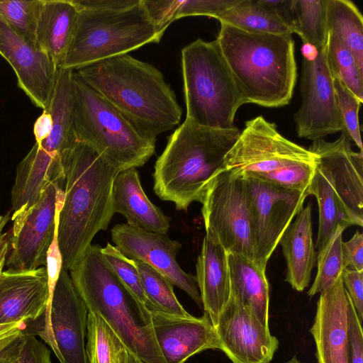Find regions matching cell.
<instances>
[{"mask_svg":"<svg viewBox=\"0 0 363 363\" xmlns=\"http://www.w3.org/2000/svg\"><path fill=\"white\" fill-rule=\"evenodd\" d=\"M64 198L59 213L57 242L62 267L69 271L106 230L114 214L113 184L118 172L94 150L77 141L62 154Z\"/></svg>","mask_w":363,"mask_h":363,"instance_id":"obj_1","label":"cell"},{"mask_svg":"<svg viewBox=\"0 0 363 363\" xmlns=\"http://www.w3.org/2000/svg\"><path fill=\"white\" fill-rule=\"evenodd\" d=\"M91 89L157 138L180 123L182 109L155 66L125 54L75 71Z\"/></svg>","mask_w":363,"mask_h":363,"instance_id":"obj_2","label":"cell"},{"mask_svg":"<svg viewBox=\"0 0 363 363\" xmlns=\"http://www.w3.org/2000/svg\"><path fill=\"white\" fill-rule=\"evenodd\" d=\"M216 40L245 104H289L297 78L291 35L250 33L220 23Z\"/></svg>","mask_w":363,"mask_h":363,"instance_id":"obj_3","label":"cell"},{"mask_svg":"<svg viewBox=\"0 0 363 363\" xmlns=\"http://www.w3.org/2000/svg\"><path fill=\"white\" fill-rule=\"evenodd\" d=\"M240 133L236 127L211 128L186 118L155 162V194L173 202L177 210L186 211L192 202H201Z\"/></svg>","mask_w":363,"mask_h":363,"instance_id":"obj_4","label":"cell"},{"mask_svg":"<svg viewBox=\"0 0 363 363\" xmlns=\"http://www.w3.org/2000/svg\"><path fill=\"white\" fill-rule=\"evenodd\" d=\"M68 272L89 313L102 318L125 349L141 363H165L157 346L150 310H144L102 255L91 245Z\"/></svg>","mask_w":363,"mask_h":363,"instance_id":"obj_5","label":"cell"},{"mask_svg":"<svg viewBox=\"0 0 363 363\" xmlns=\"http://www.w3.org/2000/svg\"><path fill=\"white\" fill-rule=\"evenodd\" d=\"M78 11L73 36L60 68L77 71L160 41L142 0H71Z\"/></svg>","mask_w":363,"mask_h":363,"instance_id":"obj_6","label":"cell"},{"mask_svg":"<svg viewBox=\"0 0 363 363\" xmlns=\"http://www.w3.org/2000/svg\"><path fill=\"white\" fill-rule=\"evenodd\" d=\"M72 118L78 141L94 150L118 172L144 165L156 138L144 130L73 71Z\"/></svg>","mask_w":363,"mask_h":363,"instance_id":"obj_7","label":"cell"},{"mask_svg":"<svg viewBox=\"0 0 363 363\" xmlns=\"http://www.w3.org/2000/svg\"><path fill=\"white\" fill-rule=\"evenodd\" d=\"M186 118L211 128L230 129L243 96L216 40L201 39L182 50Z\"/></svg>","mask_w":363,"mask_h":363,"instance_id":"obj_8","label":"cell"},{"mask_svg":"<svg viewBox=\"0 0 363 363\" xmlns=\"http://www.w3.org/2000/svg\"><path fill=\"white\" fill-rule=\"evenodd\" d=\"M206 230H211L228 253L254 261L250 210L243 177L221 169L201 201Z\"/></svg>","mask_w":363,"mask_h":363,"instance_id":"obj_9","label":"cell"},{"mask_svg":"<svg viewBox=\"0 0 363 363\" xmlns=\"http://www.w3.org/2000/svg\"><path fill=\"white\" fill-rule=\"evenodd\" d=\"M315 160L308 150L281 135L274 123L257 116L245 122V128L225 155L223 167L244 178Z\"/></svg>","mask_w":363,"mask_h":363,"instance_id":"obj_10","label":"cell"},{"mask_svg":"<svg viewBox=\"0 0 363 363\" xmlns=\"http://www.w3.org/2000/svg\"><path fill=\"white\" fill-rule=\"evenodd\" d=\"M63 188L50 184L33 206L12 220L5 262L7 270L25 272L45 267L47 253L58 226Z\"/></svg>","mask_w":363,"mask_h":363,"instance_id":"obj_11","label":"cell"},{"mask_svg":"<svg viewBox=\"0 0 363 363\" xmlns=\"http://www.w3.org/2000/svg\"><path fill=\"white\" fill-rule=\"evenodd\" d=\"M244 179L250 210L254 261L266 269L281 237L302 209L308 195L257 177Z\"/></svg>","mask_w":363,"mask_h":363,"instance_id":"obj_12","label":"cell"},{"mask_svg":"<svg viewBox=\"0 0 363 363\" xmlns=\"http://www.w3.org/2000/svg\"><path fill=\"white\" fill-rule=\"evenodd\" d=\"M328 40V39H327ZM327 43L304 54L301 79V105L294 116L296 133L311 140L344 129L339 111L334 80L326 59Z\"/></svg>","mask_w":363,"mask_h":363,"instance_id":"obj_13","label":"cell"},{"mask_svg":"<svg viewBox=\"0 0 363 363\" xmlns=\"http://www.w3.org/2000/svg\"><path fill=\"white\" fill-rule=\"evenodd\" d=\"M215 329L220 350L233 363H269L279 347L269 326L231 294Z\"/></svg>","mask_w":363,"mask_h":363,"instance_id":"obj_14","label":"cell"},{"mask_svg":"<svg viewBox=\"0 0 363 363\" xmlns=\"http://www.w3.org/2000/svg\"><path fill=\"white\" fill-rule=\"evenodd\" d=\"M116 247L129 259L140 260L184 291L201 307L196 277L186 273L177 261L181 244L166 234L148 231L128 224L114 225L111 231Z\"/></svg>","mask_w":363,"mask_h":363,"instance_id":"obj_15","label":"cell"},{"mask_svg":"<svg viewBox=\"0 0 363 363\" xmlns=\"http://www.w3.org/2000/svg\"><path fill=\"white\" fill-rule=\"evenodd\" d=\"M0 55L13 68L18 87L38 108L46 109L54 91L58 69L52 58L1 18Z\"/></svg>","mask_w":363,"mask_h":363,"instance_id":"obj_16","label":"cell"},{"mask_svg":"<svg viewBox=\"0 0 363 363\" xmlns=\"http://www.w3.org/2000/svg\"><path fill=\"white\" fill-rule=\"evenodd\" d=\"M343 129L333 142L313 141L308 150L315 163L327 174L332 186L353 218L355 225L363 224V154L354 152Z\"/></svg>","mask_w":363,"mask_h":363,"instance_id":"obj_17","label":"cell"},{"mask_svg":"<svg viewBox=\"0 0 363 363\" xmlns=\"http://www.w3.org/2000/svg\"><path fill=\"white\" fill-rule=\"evenodd\" d=\"M88 313L68 271L62 267L50 308L51 327L61 363H88L85 346Z\"/></svg>","mask_w":363,"mask_h":363,"instance_id":"obj_18","label":"cell"},{"mask_svg":"<svg viewBox=\"0 0 363 363\" xmlns=\"http://www.w3.org/2000/svg\"><path fill=\"white\" fill-rule=\"evenodd\" d=\"M155 337L165 363H185L206 350H220L217 333L208 315L187 317L150 311Z\"/></svg>","mask_w":363,"mask_h":363,"instance_id":"obj_19","label":"cell"},{"mask_svg":"<svg viewBox=\"0 0 363 363\" xmlns=\"http://www.w3.org/2000/svg\"><path fill=\"white\" fill-rule=\"evenodd\" d=\"M348 303L342 277L320 294L310 329L318 363H350Z\"/></svg>","mask_w":363,"mask_h":363,"instance_id":"obj_20","label":"cell"},{"mask_svg":"<svg viewBox=\"0 0 363 363\" xmlns=\"http://www.w3.org/2000/svg\"><path fill=\"white\" fill-rule=\"evenodd\" d=\"M49 297L45 267L0 274V324L35 320L45 311Z\"/></svg>","mask_w":363,"mask_h":363,"instance_id":"obj_21","label":"cell"},{"mask_svg":"<svg viewBox=\"0 0 363 363\" xmlns=\"http://www.w3.org/2000/svg\"><path fill=\"white\" fill-rule=\"evenodd\" d=\"M228 256L216 235L206 230L196 265V279L204 313L214 327L231 294Z\"/></svg>","mask_w":363,"mask_h":363,"instance_id":"obj_22","label":"cell"},{"mask_svg":"<svg viewBox=\"0 0 363 363\" xmlns=\"http://www.w3.org/2000/svg\"><path fill=\"white\" fill-rule=\"evenodd\" d=\"M112 198L114 213L122 214L127 224L155 233L168 232L170 218L149 200L135 169L117 174L113 184Z\"/></svg>","mask_w":363,"mask_h":363,"instance_id":"obj_23","label":"cell"},{"mask_svg":"<svg viewBox=\"0 0 363 363\" xmlns=\"http://www.w3.org/2000/svg\"><path fill=\"white\" fill-rule=\"evenodd\" d=\"M279 244L282 247L286 263L285 281L294 289L302 291L309 284L316 261L310 204L298 213L295 220L283 233Z\"/></svg>","mask_w":363,"mask_h":363,"instance_id":"obj_24","label":"cell"},{"mask_svg":"<svg viewBox=\"0 0 363 363\" xmlns=\"http://www.w3.org/2000/svg\"><path fill=\"white\" fill-rule=\"evenodd\" d=\"M78 11L71 0H42L35 40L60 68L70 45Z\"/></svg>","mask_w":363,"mask_h":363,"instance_id":"obj_25","label":"cell"},{"mask_svg":"<svg viewBox=\"0 0 363 363\" xmlns=\"http://www.w3.org/2000/svg\"><path fill=\"white\" fill-rule=\"evenodd\" d=\"M231 294L269 326V289L266 269L244 256L228 253Z\"/></svg>","mask_w":363,"mask_h":363,"instance_id":"obj_26","label":"cell"},{"mask_svg":"<svg viewBox=\"0 0 363 363\" xmlns=\"http://www.w3.org/2000/svg\"><path fill=\"white\" fill-rule=\"evenodd\" d=\"M308 194L313 195L319 209V227L315 246L320 250L337 225L347 228L355 223L335 192L323 169L316 165Z\"/></svg>","mask_w":363,"mask_h":363,"instance_id":"obj_27","label":"cell"},{"mask_svg":"<svg viewBox=\"0 0 363 363\" xmlns=\"http://www.w3.org/2000/svg\"><path fill=\"white\" fill-rule=\"evenodd\" d=\"M327 30L352 52L363 72V18L356 5L348 0H325Z\"/></svg>","mask_w":363,"mask_h":363,"instance_id":"obj_28","label":"cell"},{"mask_svg":"<svg viewBox=\"0 0 363 363\" xmlns=\"http://www.w3.org/2000/svg\"><path fill=\"white\" fill-rule=\"evenodd\" d=\"M215 18L242 30L255 33L292 35L279 16L259 6L256 0H239Z\"/></svg>","mask_w":363,"mask_h":363,"instance_id":"obj_29","label":"cell"},{"mask_svg":"<svg viewBox=\"0 0 363 363\" xmlns=\"http://www.w3.org/2000/svg\"><path fill=\"white\" fill-rule=\"evenodd\" d=\"M293 33L305 45L315 49L325 45L328 39L325 0H293Z\"/></svg>","mask_w":363,"mask_h":363,"instance_id":"obj_30","label":"cell"},{"mask_svg":"<svg viewBox=\"0 0 363 363\" xmlns=\"http://www.w3.org/2000/svg\"><path fill=\"white\" fill-rule=\"evenodd\" d=\"M326 59L333 78L342 83L363 102V72L350 50L335 35L328 31Z\"/></svg>","mask_w":363,"mask_h":363,"instance_id":"obj_31","label":"cell"},{"mask_svg":"<svg viewBox=\"0 0 363 363\" xmlns=\"http://www.w3.org/2000/svg\"><path fill=\"white\" fill-rule=\"evenodd\" d=\"M346 228L337 225L325 245L318 250V269L308 291L309 296L320 294L342 277L346 267L342 253V233Z\"/></svg>","mask_w":363,"mask_h":363,"instance_id":"obj_32","label":"cell"},{"mask_svg":"<svg viewBox=\"0 0 363 363\" xmlns=\"http://www.w3.org/2000/svg\"><path fill=\"white\" fill-rule=\"evenodd\" d=\"M133 261L150 302V311H160L177 316L191 315L179 303L174 294L172 284L164 275L140 260Z\"/></svg>","mask_w":363,"mask_h":363,"instance_id":"obj_33","label":"cell"},{"mask_svg":"<svg viewBox=\"0 0 363 363\" xmlns=\"http://www.w3.org/2000/svg\"><path fill=\"white\" fill-rule=\"evenodd\" d=\"M86 354L88 363H116L123 345L106 322L99 315L88 313Z\"/></svg>","mask_w":363,"mask_h":363,"instance_id":"obj_34","label":"cell"},{"mask_svg":"<svg viewBox=\"0 0 363 363\" xmlns=\"http://www.w3.org/2000/svg\"><path fill=\"white\" fill-rule=\"evenodd\" d=\"M42 0H0V18L11 28L36 43V22Z\"/></svg>","mask_w":363,"mask_h":363,"instance_id":"obj_35","label":"cell"},{"mask_svg":"<svg viewBox=\"0 0 363 363\" xmlns=\"http://www.w3.org/2000/svg\"><path fill=\"white\" fill-rule=\"evenodd\" d=\"M101 252L107 262L144 310L152 306L144 291L139 272L133 259L125 257L115 246L108 242L101 247Z\"/></svg>","mask_w":363,"mask_h":363,"instance_id":"obj_36","label":"cell"},{"mask_svg":"<svg viewBox=\"0 0 363 363\" xmlns=\"http://www.w3.org/2000/svg\"><path fill=\"white\" fill-rule=\"evenodd\" d=\"M315 167V162H301L286 165L273 172L251 177L287 189L308 194Z\"/></svg>","mask_w":363,"mask_h":363,"instance_id":"obj_37","label":"cell"},{"mask_svg":"<svg viewBox=\"0 0 363 363\" xmlns=\"http://www.w3.org/2000/svg\"><path fill=\"white\" fill-rule=\"evenodd\" d=\"M334 87L344 129L347 133L359 152H362V143L360 137L359 123V110L362 101L356 98L342 83L333 78Z\"/></svg>","mask_w":363,"mask_h":363,"instance_id":"obj_38","label":"cell"},{"mask_svg":"<svg viewBox=\"0 0 363 363\" xmlns=\"http://www.w3.org/2000/svg\"><path fill=\"white\" fill-rule=\"evenodd\" d=\"M345 289L354 307L359 320L363 318V270L345 268L342 274Z\"/></svg>","mask_w":363,"mask_h":363,"instance_id":"obj_39","label":"cell"},{"mask_svg":"<svg viewBox=\"0 0 363 363\" xmlns=\"http://www.w3.org/2000/svg\"><path fill=\"white\" fill-rule=\"evenodd\" d=\"M347 313L350 346V363H363L362 323L359 320L350 297Z\"/></svg>","mask_w":363,"mask_h":363,"instance_id":"obj_40","label":"cell"},{"mask_svg":"<svg viewBox=\"0 0 363 363\" xmlns=\"http://www.w3.org/2000/svg\"><path fill=\"white\" fill-rule=\"evenodd\" d=\"M17 363H52L50 350L34 335L24 333Z\"/></svg>","mask_w":363,"mask_h":363,"instance_id":"obj_41","label":"cell"},{"mask_svg":"<svg viewBox=\"0 0 363 363\" xmlns=\"http://www.w3.org/2000/svg\"><path fill=\"white\" fill-rule=\"evenodd\" d=\"M24 328H18L0 334V363H17L24 340Z\"/></svg>","mask_w":363,"mask_h":363,"instance_id":"obj_42","label":"cell"},{"mask_svg":"<svg viewBox=\"0 0 363 363\" xmlns=\"http://www.w3.org/2000/svg\"><path fill=\"white\" fill-rule=\"evenodd\" d=\"M342 253L347 268L363 270V235L358 230L347 242H342Z\"/></svg>","mask_w":363,"mask_h":363,"instance_id":"obj_43","label":"cell"},{"mask_svg":"<svg viewBox=\"0 0 363 363\" xmlns=\"http://www.w3.org/2000/svg\"><path fill=\"white\" fill-rule=\"evenodd\" d=\"M53 120L51 113L47 109L43 110L33 125V135L35 143H40L47 138L51 133Z\"/></svg>","mask_w":363,"mask_h":363,"instance_id":"obj_44","label":"cell"},{"mask_svg":"<svg viewBox=\"0 0 363 363\" xmlns=\"http://www.w3.org/2000/svg\"><path fill=\"white\" fill-rule=\"evenodd\" d=\"M7 233H4L0 238V274L5 267V262L9 248V236Z\"/></svg>","mask_w":363,"mask_h":363,"instance_id":"obj_45","label":"cell"},{"mask_svg":"<svg viewBox=\"0 0 363 363\" xmlns=\"http://www.w3.org/2000/svg\"><path fill=\"white\" fill-rule=\"evenodd\" d=\"M116 363H141L126 349L122 348L118 353Z\"/></svg>","mask_w":363,"mask_h":363,"instance_id":"obj_46","label":"cell"},{"mask_svg":"<svg viewBox=\"0 0 363 363\" xmlns=\"http://www.w3.org/2000/svg\"><path fill=\"white\" fill-rule=\"evenodd\" d=\"M24 327H25L24 322L13 323H9V324H0V334L4 333L6 331L11 330L15 328H24Z\"/></svg>","mask_w":363,"mask_h":363,"instance_id":"obj_47","label":"cell"},{"mask_svg":"<svg viewBox=\"0 0 363 363\" xmlns=\"http://www.w3.org/2000/svg\"><path fill=\"white\" fill-rule=\"evenodd\" d=\"M9 217H10V213H7L6 215H4V216H1L0 215V238L3 235V233H2V230L4 228L5 225H6L9 219Z\"/></svg>","mask_w":363,"mask_h":363,"instance_id":"obj_48","label":"cell"},{"mask_svg":"<svg viewBox=\"0 0 363 363\" xmlns=\"http://www.w3.org/2000/svg\"><path fill=\"white\" fill-rule=\"evenodd\" d=\"M284 363H305V362H302L299 361L298 359V358L296 357V356H294L293 357H291L290 359L285 362Z\"/></svg>","mask_w":363,"mask_h":363,"instance_id":"obj_49","label":"cell"}]
</instances>
